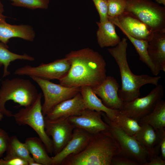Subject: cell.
<instances>
[{"mask_svg":"<svg viewBox=\"0 0 165 165\" xmlns=\"http://www.w3.org/2000/svg\"><path fill=\"white\" fill-rule=\"evenodd\" d=\"M65 57L71 67L60 84L67 87H96L105 79L106 63L102 56L89 48L72 51Z\"/></svg>","mask_w":165,"mask_h":165,"instance_id":"cell-1","label":"cell"},{"mask_svg":"<svg viewBox=\"0 0 165 165\" xmlns=\"http://www.w3.org/2000/svg\"><path fill=\"white\" fill-rule=\"evenodd\" d=\"M120 152L109 130L102 131L92 134L82 150L68 156L61 165H111L113 157Z\"/></svg>","mask_w":165,"mask_h":165,"instance_id":"cell-2","label":"cell"},{"mask_svg":"<svg viewBox=\"0 0 165 165\" xmlns=\"http://www.w3.org/2000/svg\"><path fill=\"white\" fill-rule=\"evenodd\" d=\"M127 39L124 38L114 47L107 49L119 67L121 87L119 90L118 94L123 103L130 101L139 97L141 94L140 89L142 86L149 84L157 86L161 78L160 76L134 74L131 71L127 61Z\"/></svg>","mask_w":165,"mask_h":165,"instance_id":"cell-3","label":"cell"},{"mask_svg":"<svg viewBox=\"0 0 165 165\" xmlns=\"http://www.w3.org/2000/svg\"><path fill=\"white\" fill-rule=\"evenodd\" d=\"M38 94L36 87L29 79L15 78L2 81L0 89V112L8 117H13L12 112L6 108L7 101H13L25 107L32 104Z\"/></svg>","mask_w":165,"mask_h":165,"instance_id":"cell-4","label":"cell"},{"mask_svg":"<svg viewBox=\"0 0 165 165\" xmlns=\"http://www.w3.org/2000/svg\"><path fill=\"white\" fill-rule=\"evenodd\" d=\"M125 11L133 14L153 32H165V8L151 0H127Z\"/></svg>","mask_w":165,"mask_h":165,"instance_id":"cell-5","label":"cell"},{"mask_svg":"<svg viewBox=\"0 0 165 165\" xmlns=\"http://www.w3.org/2000/svg\"><path fill=\"white\" fill-rule=\"evenodd\" d=\"M42 93H39L35 102L31 105L21 108L13 115L16 123L19 125H27L38 135L44 145L48 153L53 154L52 139L46 134L45 127L44 116L42 112Z\"/></svg>","mask_w":165,"mask_h":165,"instance_id":"cell-6","label":"cell"},{"mask_svg":"<svg viewBox=\"0 0 165 165\" xmlns=\"http://www.w3.org/2000/svg\"><path fill=\"white\" fill-rule=\"evenodd\" d=\"M102 116L103 120L109 125L110 132L119 145L121 150L119 155L133 159L140 165H144L147 163L148 153L136 139L127 133L104 112H102Z\"/></svg>","mask_w":165,"mask_h":165,"instance_id":"cell-7","label":"cell"},{"mask_svg":"<svg viewBox=\"0 0 165 165\" xmlns=\"http://www.w3.org/2000/svg\"><path fill=\"white\" fill-rule=\"evenodd\" d=\"M30 77L38 85L43 94L44 100L42 112L44 116L57 105L80 92L79 87H67L49 80L35 76Z\"/></svg>","mask_w":165,"mask_h":165,"instance_id":"cell-8","label":"cell"},{"mask_svg":"<svg viewBox=\"0 0 165 165\" xmlns=\"http://www.w3.org/2000/svg\"><path fill=\"white\" fill-rule=\"evenodd\" d=\"M71 63L65 57L47 64L42 63L39 65L32 66L27 65L16 69L14 73L19 75L35 76L50 80H60L68 73Z\"/></svg>","mask_w":165,"mask_h":165,"instance_id":"cell-9","label":"cell"},{"mask_svg":"<svg viewBox=\"0 0 165 165\" xmlns=\"http://www.w3.org/2000/svg\"><path fill=\"white\" fill-rule=\"evenodd\" d=\"M163 94V86L158 84L146 96L124 102L120 111L138 122L152 111L158 102L162 99Z\"/></svg>","mask_w":165,"mask_h":165,"instance_id":"cell-10","label":"cell"},{"mask_svg":"<svg viewBox=\"0 0 165 165\" xmlns=\"http://www.w3.org/2000/svg\"><path fill=\"white\" fill-rule=\"evenodd\" d=\"M108 19L119 29L136 39L148 42L153 35L154 32L148 25L127 12L124 11L117 17Z\"/></svg>","mask_w":165,"mask_h":165,"instance_id":"cell-11","label":"cell"},{"mask_svg":"<svg viewBox=\"0 0 165 165\" xmlns=\"http://www.w3.org/2000/svg\"><path fill=\"white\" fill-rule=\"evenodd\" d=\"M44 120L46 132L52 138L53 154L55 155L59 152L70 140L75 128L67 119L49 120L44 119Z\"/></svg>","mask_w":165,"mask_h":165,"instance_id":"cell-12","label":"cell"},{"mask_svg":"<svg viewBox=\"0 0 165 165\" xmlns=\"http://www.w3.org/2000/svg\"><path fill=\"white\" fill-rule=\"evenodd\" d=\"M102 112L86 108L80 115L70 117L67 119L75 128L81 129L93 134L109 130V125L102 118Z\"/></svg>","mask_w":165,"mask_h":165,"instance_id":"cell-13","label":"cell"},{"mask_svg":"<svg viewBox=\"0 0 165 165\" xmlns=\"http://www.w3.org/2000/svg\"><path fill=\"white\" fill-rule=\"evenodd\" d=\"M86 108L79 92L72 97L57 105L44 118L49 120L67 119L72 116L80 115Z\"/></svg>","mask_w":165,"mask_h":165,"instance_id":"cell-14","label":"cell"},{"mask_svg":"<svg viewBox=\"0 0 165 165\" xmlns=\"http://www.w3.org/2000/svg\"><path fill=\"white\" fill-rule=\"evenodd\" d=\"M119 87L116 79L108 76L100 85L92 88L94 93L101 98L102 103L106 107L112 109L121 110L123 102L118 95Z\"/></svg>","mask_w":165,"mask_h":165,"instance_id":"cell-15","label":"cell"},{"mask_svg":"<svg viewBox=\"0 0 165 165\" xmlns=\"http://www.w3.org/2000/svg\"><path fill=\"white\" fill-rule=\"evenodd\" d=\"M92 135L82 129L75 128L70 140L59 152L52 157V165H61L68 156L81 152L87 145Z\"/></svg>","mask_w":165,"mask_h":165,"instance_id":"cell-16","label":"cell"},{"mask_svg":"<svg viewBox=\"0 0 165 165\" xmlns=\"http://www.w3.org/2000/svg\"><path fill=\"white\" fill-rule=\"evenodd\" d=\"M35 32L31 26L28 25H11L6 21L0 23V41L7 45L9 39L17 37L29 41H33Z\"/></svg>","mask_w":165,"mask_h":165,"instance_id":"cell-17","label":"cell"},{"mask_svg":"<svg viewBox=\"0 0 165 165\" xmlns=\"http://www.w3.org/2000/svg\"><path fill=\"white\" fill-rule=\"evenodd\" d=\"M147 51L153 64L165 72V32H155L148 42Z\"/></svg>","mask_w":165,"mask_h":165,"instance_id":"cell-18","label":"cell"},{"mask_svg":"<svg viewBox=\"0 0 165 165\" xmlns=\"http://www.w3.org/2000/svg\"><path fill=\"white\" fill-rule=\"evenodd\" d=\"M80 89V93L86 108L104 112L111 120L115 121L116 113L119 110L112 109L106 107L98 97L91 87L82 86Z\"/></svg>","mask_w":165,"mask_h":165,"instance_id":"cell-19","label":"cell"},{"mask_svg":"<svg viewBox=\"0 0 165 165\" xmlns=\"http://www.w3.org/2000/svg\"><path fill=\"white\" fill-rule=\"evenodd\" d=\"M98 26L97 32V41L101 48L115 47L121 41L120 37L117 34L115 25L108 20L103 22H97Z\"/></svg>","mask_w":165,"mask_h":165,"instance_id":"cell-20","label":"cell"},{"mask_svg":"<svg viewBox=\"0 0 165 165\" xmlns=\"http://www.w3.org/2000/svg\"><path fill=\"white\" fill-rule=\"evenodd\" d=\"M24 143L35 162L41 165H52V157L49 156L44 145L39 138H28Z\"/></svg>","mask_w":165,"mask_h":165,"instance_id":"cell-21","label":"cell"},{"mask_svg":"<svg viewBox=\"0 0 165 165\" xmlns=\"http://www.w3.org/2000/svg\"><path fill=\"white\" fill-rule=\"evenodd\" d=\"M140 124L141 128L134 137L148 153V156L151 155L154 152L155 147L157 144V132L148 124Z\"/></svg>","mask_w":165,"mask_h":165,"instance_id":"cell-22","label":"cell"},{"mask_svg":"<svg viewBox=\"0 0 165 165\" xmlns=\"http://www.w3.org/2000/svg\"><path fill=\"white\" fill-rule=\"evenodd\" d=\"M139 123H145L151 126L156 131L165 129V101L162 99L152 111L140 119Z\"/></svg>","mask_w":165,"mask_h":165,"instance_id":"cell-23","label":"cell"},{"mask_svg":"<svg viewBox=\"0 0 165 165\" xmlns=\"http://www.w3.org/2000/svg\"><path fill=\"white\" fill-rule=\"evenodd\" d=\"M6 154L3 159L5 160L18 157L27 161L28 165L35 161L25 143L20 142L17 137L13 136L10 137L9 146Z\"/></svg>","mask_w":165,"mask_h":165,"instance_id":"cell-24","label":"cell"},{"mask_svg":"<svg viewBox=\"0 0 165 165\" xmlns=\"http://www.w3.org/2000/svg\"><path fill=\"white\" fill-rule=\"evenodd\" d=\"M120 29L128 37L134 47L139 55V59L148 67L153 75L156 76L158 75L161 70L152 62L148 54L147 48L148 42L134 38L123 29Z\"/></svg>","mask_w":165,"mask_h":165,"instance_id":"cell-25","label":"cell"},{"mask_svg":"<svg viewBox=\"0 0 165 165\" xmlns=\"http://www.w3.org/2000/svg\"><path fill=\"white\" fill-rule=\"evenodd\" d=\"M7 45L0 42V67L3 66L2 78L9 75L10 73L8 68L11 62L17 60L33 61L35 58L26 53L22 55L17 54L10 51Z\"/></svg>","mask_w":165,"mask_h":165,"instance_id":"cell-26","label":"cell"},{"mask_svg":"<svg viewBox=\"0 0 165 165\" xmlns=\"http://www.w3.org/2000/svg\"><path fill=\"white\" fill-rule=\"evenodd\" d=\"M114 122L127 133L132 136L135 135L141 127L140 124L137 120L128 116L120 110L117 112Z\"/></svg>","mask_w":165,"mask_h":165,"instance_id":"cell-27","label":"cell"},{"mask_svg":"<svg viewBox=\"0 0 165 165\" xmlns=\"http://www.w3.org/2000/svg\"><path fill=\"white\" fill-rule=\"evenodd\" d=\"M14 6L26 8L30 9H46L50 0H11Z\"/></svg>","mask_w":165,"mask_h":165,"instance_id":"cell-28","label":"cell"},{"mask_svg":"<svg viewBox=\"0 0 165 165\" xmlns=\"http://www.w3.org/2000/svg\"><path fill=\"white\" fill-rule=\"evenodd\" d=\"M108 18L117 17L125 11L127 0H107Z\"/></svg>","mask_w":165,"mask_h":165,"instance_id":"cell-29","label":"cell"},{"mask_svg":"<svg viewBox=\"0 0 165 165\" xmlns=\"http://www.w3.org/2000/svg\"><path fill=\"white\" fill-rule=\"evenodd\" d=\"M99 15L100 22L108 20V5L107 0H92Z\"/></svg>","mask_w":165,"mask_h":165,"instance_id":"cell-30","label":"cell"},{"mask_svg":"<svg viewBox=\"0 0 165 165\" xmlns=\"http://www.w3.org/2000/svg\"><path fill=\"white\" fill-rule=\"evenodd\" d=\"M160 147L158 144H157L155 147V152L151 155L148 156V160L149 162H147L144 165H165V160L162 157L159 156Z\"/></svg>","mask_w":165,"mask_h":165,"instance_id":"cell-31","label":"cell"},{"mask_svg":"<svg viewBox=\"0 0 165 165\" xmlns=\"http://www.w3.org/2000/svg\"><path fill=\"white\" fill-rule=\"evenodd\" d=\"M140 164L136 161L129 157L117 155L112 159L111 165H140Z\"/></svg>","mask_w":165,"mask_h":165,"instance_id":"cell-32","label":"cell"},{"mask_svg":"<svg viewBox=\"0 0 165 165\" xmlns=\"http://www.w3.org/2000/svg\"><path fill=\"white\" fill-rule=\"evenodd\" d=\"M10 137L4 129L0 128V158L7 151L9 143Z\"/></svg>","mask_w":165,"mask_h":165,"instance_id":"cell-33","label":"cell"},{"mask_svg":"<svg viewBox=\"0 0 165 165\" xmlns=\"http://www.w3.org/2000/svg\"><path fill=\"white\" fill-rule=\"evenodd\" d=\"M157 143L160 147L161 157L165 160V129L156 131Z\"/></svg>","mask_w":165,"mask_h":165,"instance_id":"cell-34","label":"cell"},{"mask_svg":"<svg viewBox=\"0 0 165 165\" xmlns=\"http://www.w3.org/2000/svg\"><path fill=\"white\" fill-rule=\"evenodd\" d=\"M1 159L3 165H28L27 161L20 158H13L6 160Z\"/></svg>","mask_w":165,"mask_h":165,"instance_id":"cell-35","label":"cell"},{"mask_svg":"<svg viewBox=\"0 0 165 165\" xmlns=\"http://www.w3.org/2000/svg\"><path fill=\"white\" fill-rule=\"evenodd\" d=\"M3 5L0 0V23L6 21V16L3 14L4 9Z\"/></svg>","mask_w":165,"mask_h":165,"instance_id":"cell-36","label":"cell"},{"mask_svg":"<svg viewBox=\"0 0 165 165\" xmlns=\"http://www.w3.org/2000/svg\"><path fill=\"white\" fill-rule=\"evenodd\" d=\"M158 4H162L165 6V0H155Z\"/></svg>","mask_w":165,"mask_h":165,"instance_id":"cell-37","label":"cell"},{"mask_svg":"<svg viewBox=\"0 0 165 165\" xmlns=\"http://www.w3.org/2000/svg\"><path fill=\"white\" fill-rule=\"evenodd\" d=\"M3 115L0 112V121H1L3 117Z\"/></svg>","mask_w":165,"mask_h":165,"instance_id":"cell-38","label":"cell"},{"mask_svg":"<svg viewBox=\"0 0 165 165\" xmlns=\"http://www.w3.org/2000/svg\"><path fill=\"white\" fill-rule=\"evenodd\" d=\"M0 165H2V161L1 159L0 160Z\"/></svg>","mask_w":165,"mask_h":165,"instance_id":"cell-39","label":"cell"}]
</instances>
